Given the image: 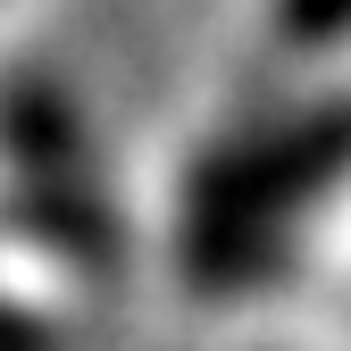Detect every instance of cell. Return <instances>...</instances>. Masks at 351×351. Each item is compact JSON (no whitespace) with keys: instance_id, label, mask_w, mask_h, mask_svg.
Returning a JSON list of instances; mask_svg holds the SVG:
<instances>
[{"instance_id":"cell-1","label":"cell","mask_w":351,"mask_h":351,"mask_svg":"<svg viewBox=\"0 0 351 351\" xmlns=\"http://www.w3.org/2000/svg\"><path fill=\"white\" fill-rule=\"evenodd\" d=\"M343 176H351V101H318V109H293L276 125L217 143L184 184V234H176L184 276L201 293L259 285L301 234L310 201L335 193Z\"/></svg>"},{"instance_id":"cell-2","label":"cell","mask_w":351,"mask_h":351,"mask_svg":"<svg viewBox=\"0 0 351 351\" xmlns=\"http://www.w3.org/2000/svg\"><path fill=\"white\" fill-rule=\"evenodd\" d=\"M0 151L17 167V201H25L34 226L67 259L109 268L117 234H109V209H101V176H93V151H84V125H75L59 84L25 75V84L0 93Z\"/></svg>"},{"instance_id":"cell-3","label":"cell","mask_w":351,"mask_h":351,"mask_svg":"<svg viewBox=\"0 0 351 351\" xmlns=\"http://www.w3.org/2000/svg\"><path fill=\"white\" fill-rule=\"evenodd\" d=\"M276 25L293 42H343L351 34V0H276Z\"/></svg>"},{"instance_id":"cell-4","label":"cell","mask_w":351,"mask_h":351,"mask_svg":"<svg viewBox=\"0 0 351 351\" xmlns=\"http://www.w3.org/2000/svg\"><path fill=\"white\" fill-rule=\"evenodd\" d=\"M0 351H51V343H42V335H34V326L9 310V301H0Z\"/></svg>"}]
</instances>
